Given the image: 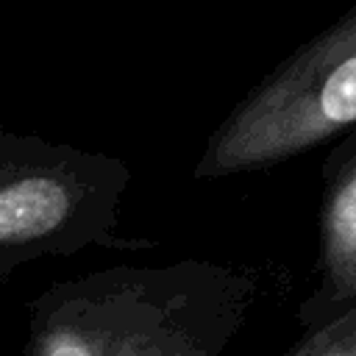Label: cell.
I'll return each mask as SVG.
<instances>
[{
  "label": "cell",
  "mask_w": 356,
  "mask_h": 356,
  "mask_svg": "<svg viewBox=\"0 0 356 356\" xmlns=\"http://www.w3.org/2000/svg\"><path fill=\"white\" fill-rule=\"evenodd\" d=\"M259 298L242 264H114L28 303L25 356H222Z\"/></svg>",
  "instance_id": "cell-1"
},
{
  "label": "cell",
  "mask_w": 356,
  "mask_h": 356,
  "mask_svg": "<svg viewBox=\"0 0 356 356\" xmlns=\"http://www.w3.org/2000/svg\"><path fill=\"white\" fill-rule=\"evenodd\" d=\"M356 128V6L273 67L211 131L195 178L278 167Z\"/></svg>",
  "instance_id": "cell-2"
},
{
  "label": "cell",
  "mask_w": 356,
  "mask_h": 356,
  "mask_svg": "<svg viewBox=\"0 0 356 356\" xmlns=\"http://www.w3.org/2000/svg\"><path fill=\"white\" fill-rule=\"evenodd\" d=\"M128 184L131 170L117 156L0 131V281L36 259L86 248H153L117 231Z\"/></svg>",
  "instance_id": "cell-3"
},
{
  "label": "cell",
  "mask_w": 356,
  "mask_h": 356,
  "mask_svg": "<svg viewBox=\"0 0 356 356\" xmlns=\"http://www.w3.org/2000/svg\"><path fill=\"white\" fill-rule=\"evenodd\" d=\"M317 211L314 286L298 306L303 328H314L356 303V128L323 161Z\"/></svg>",
  "instance_id": "cell-4"
},
{
  "label": "cell",
  "mask_w": 356,
  "mask_h": 356,
  "mask_svg": "<svg viewBox=\"0 0 356 356\" xmlns=\"http://www.w3.org/2000/svg\"><path fill=\"white\" fill-rule=\"evenodd\" d=\"M284 356H356V303L328 323L303 328V337Z\"/></svg>",
  "instance_id": "cell-5"
}]
</instances>
